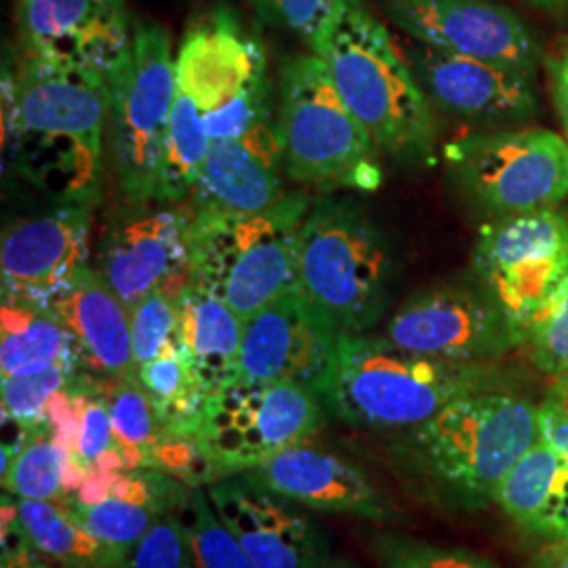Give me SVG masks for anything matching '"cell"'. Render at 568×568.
<instances>
[{
    "label": "cell",
    "instance_id": "1",
    "mask_svg": "<svg viewBox=\"0 0 568 568\" xmlns=\"http://www.w3.org/2000/svg\"><path fill=\"white\" fill-rule=\"evenodd\" d=\"M276 126L267 55L241 16L215 4L192 21L175 53L163 199H190L209 145Z\"/></svg>",
    "mask_w": 568,
    "mask_h": 568
},
{
    "label": "cell",
    "instance_id": "2",
    "mask_svg": "<svg viewBox=\"0 0 568 568\" xmlns=\"http://www.w3.org/2000/svg\"><path fill=\"white\" fill-rule=\"evenodd\" d=\"M2 122L21 178L55 203L102 199L108 142V74L21 53L2 70Z\"/></svg>",
    "mask_w": 568,
    "mask_h": 568
},
{
    "label": "cell",
    "instance_id": "3",
    "mask_svg": "<svg viewBox=\"0 0 568 568\" xmlns=\"http://www.w3.org/2000/svg\"><path fill=\"white\" fill-rule=\"evenodd\" d=\"M541 438L539 410L525 398L490 389L443 408L405 429L398 464L427 493L459 508H480L528 448Z\"/></svg>",
    "mask_w": 568,
    "mask_h": 568
},
{
    "label": "cell",
    "instance_id": "4",
    "mask_svg": "<svg viewBox=\"0 0 568 568\" xmlns=\"http://www.w3.org/2000/svg\"><path fill=\"white\" fill-rule=\"evenodd\" d=\"M314 53L379 150L410 164L434 156L436 124L426 91L363 0H339Z\"/></svg>",
    "mask_w": 568,
    "mask_h": 568
},
{
    "label": "cell",
    "instance_id": "5",
    "mask_svg": "<svg viewBox=\"0 0 568 568\" xmlns=\"http://www.w3.org/2000/svg\"><path fill=\"white\" fill-rule=\"evenodd\" d=\"M497 389L485 363H450L408 352L386 337L339 335L326 410L358 429H410L471 394Z\"/></svg>",
    "mask_w": 568,
    "mask_h": 568
},
{
    "label": "cell",
    "instance_id": "6",
    "mask_svg": "<svg viewBox=\"0 0 568 568\" xmlns=\"http://www.w3.org/2000/svg\"><path fill=\"white\" fill-rule=\"evenodd\" d=\"M310 199L286 194L260 213L194 211L190 278L215 293L243 321L297 288L300 232Z\"/></svg>",
    "mask_w": 568,
    "mask_h": 568
},
{
    "label": "cell",
    "instance_id": "7",
    "mask_svg": "<svg viewBox=\"0 0 568 568\" xmlns=\"http://www.w3.org/2000/svg\"><path fill=\"white\" fill-rule=\"evenodd\" d=\"M394 262L384 232L352 199L312 204L300 232L297 286L339 335H363L386 314Z\"/></svg>",
    "mask_w": 568,
    "mask_h": 568
},
{
    "label": "cell",
    "instance_id": "8",
    "mask_svg": "<svg viewBox=\"0 0 568 568\" xmlns=\"http://www.w3.org/2000/svg\"><path fill=\"white\" fill-rule=\"evenodd\" d=\"M276 124L284 171L293 182L323 192L379 190V148L345 105L321 55H300L284 65Z\"/></svg>",
    "mask_w": 568,
    "mask_h": 568
},
{
    "label": "cell",
    "instance_id": "9",
    "mask_svg": "<svg viewBox=\"0 0 568 568\" xmlns=\"http://www.w3.org/2000/svg\"><path fill=\"white\" fill-rule=\"evenodd\" d=\"M175 53L163 26L138 23L108 70V156L126 203L163 201Z\"/></svg>",
    "mask_w": 568,
    "mask_h": 568
},
{
    "label": "cell",
    "instance_id": "10",
    "mask_svg": "<svg viewBox=\"0 0 568 568\" xmlns=\"http://www.w3.org/2000/svg\"><path fill=\"white\" fill-rule=\"evenodd\" d=\"M325 417V400L312 387L234 382L209 398L199 445L220 480L307 445Z\"/></svg>",
    "mask_w": 568,
    "mask_h": 568
},
{
    "label": "cell",
    "instance_id": "11",
    "mask_svg": "<svg viewBox=\"0 0 568 568\" xmlns=\"http://www.w3.org/2000/svg\"><path fill=\"white\" fill-rule=\"evenodd\" d=\"M467 196L499 217L548 211L568 196V142L548 129L466 135L445 148Z\"/></svg>",
    "mask_w": 568,
    "mask_h": 568
},
{
    "label": "cell",
    "instance_id": "12",
    "mask_svg": "<svg viewBox=\"0 0 568 568\" xmlns=\"http://www.w3.org/2000/svg\"><path fill=\"white\" fill-rule=\"evenodd\" d=\"M386 339L415 354L476 365L518 347L516 326L485 284H443L413 295L389 318Z\"/></svg>",
    "mask_w": 568,
    "mask_h": 568
},
{
    "label": "cell",
    "instance_id": "13",
    "mask_svg": "<svg viewBox=\"0 0 568 568\" xmlns=\"http://www.w3.org/2000/svg\"><path fill=\"white\" fill-rule=\"evenodd\" d=\"M474 267L518 333L568 274L567 217L548 209L483 225Z\"/></svg>",
    "mask_w": 568,
    "mask_h": 568
},
{
    "label": "cell",
    "instance_id": "14",
    "mask_svg": "<svg viewBox=\"0 0 568 568\" xmlns=\"http://www.w3.org/2000/svg\"><path fill=\"white\" fill-rule=\"evenodd\" d=\"M190 215L178 203H126L110 213L95 270L129 310L161 286L190 283Z\"/></svg>",
    "mask_w": 568,
    "mask_h": 568
},
{
    "label": "cell",
    "instance_id": "15",
    "mask_svg": "<svg viewBox=\"0 0 568 568\" xmlns=\"http://www.w3.org/2000/svg\"><path fill=\"white\" fill-rule=\"evenodd\" d=\"M339 333L297 288L246 318L239 379L248 384H300L325 396Z\"/></svg>",
    "mask_w": 568,
    "mask_h": 568
},
{
    "label": "cell",
    "instance_id": "16",
    "mask_svg": "<svg viewBox=\"0 0 568 568\" xmlns=\"http://www.w3.org/2000/svg\"><path fill=\"white\" fill-rule=\"evenodd\" d=\"M209 501L255 568H318L331 560L328 539L295 501L244 474L211 483Z\"/></svg>",
    "mask_w": 568,
    "mask_h": 568
},
{
    "label": "cell",
    "instance_id": "17",
    "mask_svg": "<svg viewBox=\"0 0 568 568\" xmlns=\"http://www.w3.org/2000/svg\"><path fill=\"white\" fill-rule=\"evenodd\" d=\"M386 11L422 44L535 72L539 44L511 9L490 0H386Z\"/></svg>",
    "mask_w": 568,
    "mask_h": 568
},
{
    "label": "cell",
    "instance_id": "18",
    "mask_svg": "<svg viewBox=\"0 0 568 568\" xmlns=\"http://www.w3.org/2000/svg\"><path fill=\"white\" fill-rule=\"evenodd\" d=\"M91 204L58 203L2 230V297L47 304L89 260Z\"/></svg>",
    "mask_w": 568,
    "mask_h": 568
},
{
    "label": "cell",
    "instance_id": "19",
    "mask_svg": "<svg viewBox=\"0 0 568 568\" xmlns=\"http://www.w3.org/2000/svg\"><path fill=\"white\" fill-rule=\"evenodd\" d=\"M21 53L108 70L129 47L126 0H13Z\"/></svg>",
    "mask_w": 568,
    "mask_h": 568
},
{
    "label": "cell",
    "instance_id": "20",
    "mask_svg": "<svg viewBox=\"0 0 568 568\" xmlns=\"http://www.w3.org/2000/svg\"><path fill=\"white\" fill-rule=\"evenodd\" d=\"M410 60L417 81L445 112L485 122L525 121L537 112L532 72L422 42L410 49Z\"/></svg>",
    "mask_w": 568,
    "mask_h": 568
},
{
    "label": "cell",
    "instance_id": "21",
    "mask_svg": "<svg viewBox=\"0 0 568 568\" xmlns=\"http://www.w3.org/2000/svg\"><path fill=\"white\" fill-rule=\"evenodd\" d=\"M244 476L304 508L373 523H389L396 516L394 504L366 471L331 450L300 445Z\"/></svg>",
    "mask_w": 568,
    "mask_h": 568
},
{
    "label": "cell",
    "instance_id": "22",
    "mask_svg": "<svg viewBox=\"0 0 568 568\" xmlns=\"http://www.w3.org/2000/svg\"><path fill=\"white\" fill-rule=\"evenodd\" d=\"M47 305L70 331L82 368L108 382L138 377L131 312L93 265L81 267Z\"/></svg>",
    "mask_w": 568,
    "mask_h": 568
},
{
    "label": "cell",
    "instance_id": "23",
    "mask_svg": "<svg viewBox=\"0 0 568 568\" xmlns=\"http://www.w3.org/2000/svg\"><path fill=\"white\" fill-rule=\"evenodd\" d=\"M278 124L209 145L192 190L196 211L260 213L284 196Z\"/></svg>",
    "mask_w": 568,
    "mask_h": 568
},
{
    "label": "cell",
    "instance_id": "24",
    "mask_svg": "<svg viewBox=\"0 0 568 568\" xmlns=\"http://www.w3.org/2000/svg\"><path fill=\"white\" fill-rule=\"evenodd\" d=\"M493 501L528 535L568 539V457L539 438L511 467Z\"/></svg>",
    "mask_w": 568,
    "mask_h": 568
},
{
    "label": "cell",
    "instance_id": "25",
    "mask_svg": "<svg viewBox=\"0 0 568 568\" xmlns=\"http://www.w3.org/2000/svg\"><path fill=\"white\" fill-rule=\"evenodd\" d=\"M244 321L215 293L190 278L180 295L178 339L209 396L239 379Z\"/></svg>",
    "mask_w": 568,
    "mask_h": 568
},
{
    "label": "cell",
    "instance_id": "26",
    "mask_svg": "<svg viewBox=\"0 0 568 568\" xmlns=\"http://www.w3.org/2000/svg\"><path fill=\"white\" fill-rule=\"evenodd\" d=\"M72 363L81 365L77 344L49 305L2 297V377L32 375Z\"/></svg>",
    "mask_w": 568,
    "mask_h": 568
},
{
    "label": "cell",
    "instance_id": "27",
    "mask_svg": "<svg viewBox=\"0 0 568 568\" xmlns=\"http://www.w3.org/2000/svg\"><path fill=\"white\" fill-rule=\"evenodd\" d=\"M138 377L154 405L164 438L199 440L204 408L211 396L185 358L180 339L154 361L140 366Z\"/></svg>",
    "mask_w": 568,
    "mask_h": 568
},
{
    "label": "cell",
    "instance_id": "28",
    "mask_svg": "<svg viewBox=\"0 0 568 568\" xmlns=\"http://www.w3.org/2000/svg\"><path fill=\"white\" fill-rule=\"evenodd\" d=\"M13 509L30 546L68 568H114L122 560L82 527L63 501L13 497Z\"/></svg>",
    "mask_w": 568,
    "mask_h": 568
},
{
    "label": "cell",
    "instance_id": "29",
    "mask_svg": "<svg viewBox=\"0 0 568 568\" xmlns=\"http://www.w3.org/2000/svg\"><path fill=\"white\" fill-rule=\"evenodd\" d=\"M105 398L114 427V448L122 466L126 471L152 469L164 434L140 377L105 382Z\"/></svg>",
    "mask_w": 568,
    "mask_h": 568
},
{
    "label": "cell",
    "instance_id": "30",
    "mask_svg": "<svg viewBox=\"0 0 568 568\" xmlns=\"http://www.w3.org/2000/svg\"><path fill=\"white\" fill-rule=\"evenodd\" d=\"M65 478L68 450L44 422L26 434L20 453L2 469V488L18 499L58 501L68 493Z\"/></svg>",
    "mask_w": 568,
    "mask_h": 568
},
{
    "label": "cell",
    "instance_id": "31",
    "mask_svg": "<svg viewBox=\"0 0 568 568\" xmlns=\"http://www.w3.org/2000/svg\"><path fill=\"white\" fill-rule=\"evenodd\" d=\"M180 516L187 537L190 568H255L215 514L204 488H190Z\"/></svg>",
    "mask_w": 568,
    "mask_h": 568
},
{
    "label": "cell",
    "instance_id": "32",
    "mask_svg": "<svg viewBox=\"0 0 568 568\" xmlns=\"http://www.w3.org/2000/svg\"><path fill=\"white\" fill-rule=\"evenodd\" d=\"M518 347L541 373L556 379L567 373L568 274L518 328Z\"/></svg>",
    "mask_w": 568,
    "mask_h": 568
},
{
    "label": "cell",
    "instance_id": "33",
    "mask_svg": "<svg viewBox=\"0 0 568 568\" xmlns=\"http://www.w3.org/2000/svg\"><path fill=\"white\" fill-rule=\"evenodd\" d=\"M368 548L379 568H501L471 549L438 546L389 530L373 532Z\"/></svg>",
    "mask_w": 568,
    "mask_h": 568
},
{
    "label": "cell",
    "instance_id": "34",
    "mask_svg": "<svg viewBox=\"0 0 568 568\" xmlns=\"http://www.w3.org/2000/svg\"><path fill=\"white\" fill-rule=\"evenodd\" d=\"M81 365H55L32 375L2 377V417L23 434L44 424V410L51 398L68 386Z\"/></svg>",
    "mask_w": 568,
    "mask_h": 568
},
{
    "label": "cell",
    "instance_id": "35",
    "mask_svg": "<svg viewBox=\"0 0 568 568\" xmlns=\"http://www.w3.org/2000/svg\"><path fill=\"white\" fill-rule=\"evenodd\" d=\"M182 291L183 288L175 286L154 288L129 310L133 331V356L138 368L154 361L169 345L178 342Z\"/></svg>",
    "mask_w": 568,
    "mask_h": 568
},
{
    "label": "cell",
    "instance_id": "36",
    "mask_svg": "<svg viewBox=\"0 0 568 568\" xmlns=\"http://www.w3.org/2000/svg\"><path fill=\"white\" fill-rule=\"evenodd\" d=\"M114 568H190L180 509L161 516Z\"/></svg>",
    "mask_w": 568,
    "mask_h": 568
},
{
    "label": "cell",
    "instance_id": "37",
    "mask_svg": "<svg viewBox=\"0 0 568 568\" xmlns=\"http://www.w3.org/2000/svg\"><path fill=\"white\" fill-rule=\"evenodd\" d=\"M248 4L264 23L297 34L314 51L339 0H248Z\"/></svg>",
    "mask_w": 568,
    "mask_h": 568
},
{
    "label": "cell",
    "instance_id": "38",
    "mask_svg": "<svg viewBox=\"0 0 568 568\" xmlns=\"http://www.w3.org/2000/svg\"><path fill=\"white\" fill-rule=\"evenodd\" d=\"M541 438L568 457V382L556 379L548 396L537 406Z\"/></svg>",
    "mask_w": 568,
    "mask_h": 568
},
{
    "label": "cell",
    "instance_id": "39",
    "mask_svg": "<svg viewBox=\"0 0 568 568\" xmlns=\"http://www.w3.org/2000/svg\"><path fill=\"white\" fill-rule=\"evenodd\" d=\"M548 70L551 74V98L556 103L562 126L567 131L568 142V44L554 60L549 61Z\"/></svg>",
    "mask_w": 568,
    "mask_h": 568
},
{
    "label": "cell",
    "instance_id": "40",
    "mask_svg": "<svg viewBox=\"0 0 568 568\" xmlns=\"http://www.w3.org/2000/svg\"><path fill=\"white\" fill-rule=\"evenodd\" d=\"M530 568H568V539L549 541V546L532 558Z\"/></svg>",
    "mask_w": 568,
    "mask_h": 568
},
{
    "label": "cell",
    "instance_id": "41",
    "mask_svg": "<svg viewBox=\"0 0 568 568\" xmlns=\"http://www.w3.org/2000/svg\"><path fill=\"white\" fill-rule=\"evenodd\" d=\"M528 4L551 13V16H565L568 13V0H527Z\"/></svg>",
    "mask_w": 568,
    "mask_h": 568
},
{
    "label": "cell",
    "instance_id": "42",
    "mask_svg": "<svg viewBox=\"0 0 568 568\" xmlns=\"http://www.w3.org/2000/svg\"><path fill=\"white\" fill-rule=\"evenodd\" d=\"M318 568H349L345 562H333V560H326L325 565H321Z\"/></svg>",
    "mask_w": 568,
    "mask_h": 568
},
{
    "label": "cell",
    "instance_id": "43",
    "mask_svg": "<svg viewBox=\"0 0 568 568\" xmlns=\"http://www.w3.org/2000/svg\"><path fill=\"white\" fill-rule=\"evenodd\" d=\"M558 379H567V382H568V371H567V373H565V375H562V377H558Z\"/></svg>",
    "mask_w": 568,
    "mask_h": 568
}]
</instances>
